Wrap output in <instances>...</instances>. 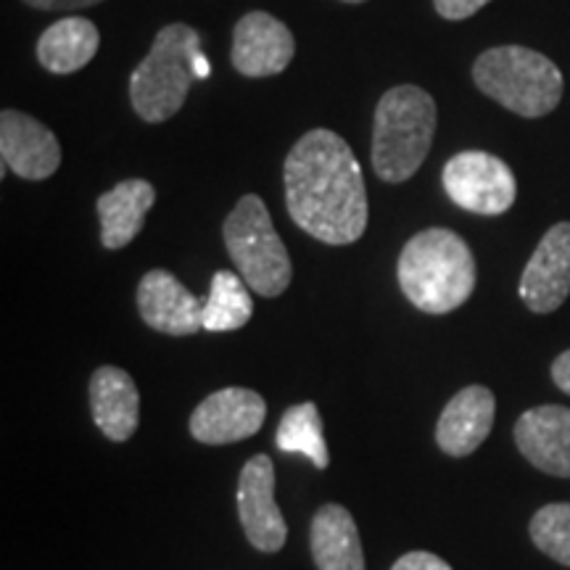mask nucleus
Returning <instances> with one entry per match:
<instances>
[{
  "instance_id": "obj_1",
  "label": "nucleus",
  "mask_w": 570,
  "mask_h": 570,
  "mask_svg": "<svg viewBox=\"0 0 570 570\" xmlns=\"http://www.w3.org/2000/svg\"><path fill=\"white\" fill-rule=\"evenodd\" d=\"M285 209L298 230L327 246H348L367 230V188L352 146L338 132H304L283 164Z\"/></svg>"
},
{
  "instance_id": "obj_2",
  "label": "nucleus",
  "mask_w": 570,
  "mask_h": 570,
  "mask_svg": "<svg viewBox=\"0 0 570 570\" xmlns=\"http://www.w3.org/2000/svg\"><path fill=\"white\" fill-rule=\"evenodd\" d=\"M399 288L425 315H449L473 296L475 256L465 238L446 227H428L404 244L396 262Z\"/></svg>"
},
{
  "instance_id": "obj_3",
  "label": "nucleus",
  "mask_w": 570,
  "mask_h": 570,
  "mask_svg": "<svg viewBox=\"0 0 570 570\" xmlns=\"http://www.w3.org/2000/svg\"><path fill=\"white\" fill-rule=\"evenodd\" d=\"M209 75L202 56V35L175 21L154 38L151 51L130 77V104L142 122L161 125L188 101L198 77Z\"/></svg>"
},
{
  "instance_id": "obj_4",
  "label": "nucleus",
  "mask_w": 570,
  "mask_h": 570,
  "mask_svg": "<svg viewBox=\"0 0 570 570\" xmlns=\"http://www.w3.org/2000/svg\"><path fill=\"white\" fill-rule=\"evenodd\" d=\"M436 119V101L417 85L383 92L373 117V173L389 185L415 177L431 154Z\"/></svg>"
},
{
  "instance_id": "obj_5",
  "label": "nucleus",
  "mask_w": 570,
  "mask_h": 570,
  "mask_svg": "<svg viewBox=\"0 0 570 570\" xmlns=\"http://www.w3.org/2000/svg\"><path fill=\"white\" fill-rule=\"evenodd\" d=\"M473 82L483 96L525 119H539L558 109L562 71L544 53L523 46H497L473 63Z\"/></svg>"
},
{
  "instance_id": "obj_6",
  "label": "nucleus",
  "mask_w": 570,
  "mask_h": 570,
  "mask_svg": "<svg viewBox=\"0 0 570 570\" xmlns=\"http://www.w3.org/2000/svg\"><path fill=\"white\" fill-rule=\"evenodd\" d=\"M223 240L235 269L254 294L277 298L294 277L291 256L277 235L269 209L256 194L238 198L223 225Z\"/></svg>"
},
{
  "instance_id": "obj_7",
  "label": "nucleus",
  "mask_w": 570,
  "mask_h": 570,
  "mask_svg": "<svg viewBox=\"0 0 570 570\" xmlns=\"http://www.w3.org/2000/svg\"><path fill=\"white\" fill-rule=\"evenodd\" d=\"M449 202L470 214L499 217L515 204L518 180L499 156L489 151H460L441 173Z\"/></svg>"
},
{
  "instance_id": "obj_8",
  "label": "nucleus",
  "mask_w": 570,
  "mask_h": 570,
  "mask_svg": "<svg viewBox=\"0 0 570 570\" xmlns=\"http://www.w3.org/2000/svg\"><path fill=\"white\" fill-rule=\"evenodd\" d=\"M238 520L254 550L275 554L285 547L288 525L275 502V465L269 454H254L240 470Z\"/></svg>"
},
{
  "instance_id": "obj_9",
  "label": "nucleus",
  "mask_w": 570,
  "mask_h": 570,
  "mask_svg": "<svg viewBox=\"0 0 570 570\" xmlns=\"http://www.w3.org/2000/svg\"><path fill=\"white\" fill-rule=\"evenodd\" d=\"M267 417V404L252 389H219L204 399L190 415V436L198 444L223 446L252 439L262 431Z\"/></svg>"
},
{
  "instance_id": "obj_10",
  "label": "nucleus",
  "mask_w": 570,
  "mask_h": 570,
  "mask_svg": "<svg viewBox=\"0 0 570 570\" xmlns=\"http://www.w3.org/2000/svg\"><path fill=\"white\" fill-rule=\"evenodd\" d=\"M296 56L294 32L267 11H248L233 30L230 61L248 80H265L288 69Z\"/></svg>"
},
{
  "instance_id": "obj_11",
  "label": "nucleus",
  "mask_w": 570,
  "mask_h": 570,
  "mask_svg": "<svg viewBox=\"0 0 570 570\" xmlns=\"http://www.w3.org/2000/svg\"><path fill=\"white\" fill-rule=\"evenodd\" d=\"M0 159L21 180L40 183L61 167V146L51 127L17 109L0 114Z\"/></svg>"
},
{
  "instance_id": "obj_12",
  "label": "nucleus",
  "mask_w": 570,
  "mask_h": 570,
  "mask_svg": "<svg viewBox=\"0 0 570 570\" xmlns=\"http://www.w3.org/2000/svg\"><path fill=\"white\" fill-rule=\"evenodd\" d=\"M518 294L537 315H550L566 304L570 296V223H558L544 233L520 275Z\"/></svg>"
},
{
  "instance_id": "obj_13",
  "label": "nucleus",
  "mask_w": 570,
  "mask_h": 570,
  "mask_svg": "<svg viewBox=\"0 0 570 570\" xmlns=\"http://www.w3.org/2000/svg\"><path fill=\"white\" fill-rule=\"evenodd\" d=\"M138 312L151 331L164 336H194L204 331V302L167 269H151L138 283Z\"/></svg>"
},
{
  "instance_id": "obj_14",
  "label": "nucleus",
  "mask_w": 570,
  "mask_h": 570,
  "mask_svg": "<svg viewBox=\"0 0 570 570\" xmlns=\"http://www.w3.org/2000/svg\"><path fill=\"white\" fill-rule=\"evenodd\" d=\"M515 444L541 473L570 479V407L541 404L518 417Z\"/></svg>"
},
{
  "instance_id": "obj_15",
  "label": "nucleus",
  "mask_w": 570,
  "mask_h": 570,
  "mask_svg": "<svg viewBox=\"0 0 570 570\" xmlns=\"http://www.w3.org/2000/svg\"><path fill=\"white\" fill-rule=\"evenodd\" d=\"M497 399L487 386H465L441 410L436 444L449 458H468L489 439L494 428Z\"/></svg>"
},
{
  "instance_id": "obj_16",
  "label": "nucleus",
  "mask_w": 570,
  "mask_h": 570,
  "mask_svg": "<svg viewBox=\"0 0 570 570\" xmlns=\"http://www.w3.org/2000/svg\"><path fill=\"white\" fill-rule=\"evenodd\" d=\"M90 415L98 431L114 444H125L140 425V394L132 375L104 365L90 377Z\"/></svg>"
},
{
  "instance_id": "obj_17",
  "label": "nucleus",
  "mask_w": 570,
  "mask_h": 570,
  "mask_svg": "<svg viewBox=\"0 0 570 570\" xmlns=\"http://www.w3.org/2000/svg\"><path fill=\"white\" fill-rule=\"evenodd\" d=\"M156 204V188L148 180L132 177V180H122L98 196L96 212L101 219V244L109 252L125 248L138 238V233L146 225V214L154 209Z\"/></svg>"
},
{
  "instance_id": "obj_18",
  "label": "nucleus",
  "mask_w": 570,
  "mask_h": 570,
  "mask_svg": "<svg viewBox=\"0 0 570 570\" xmlns=\"http://www.w3.org/2000/svg\"><path fill=\"white\" fill-rule=\"evenodd\" d=\"M309 550L317 570H365L360 529L341 504H323L312 518Z\"/></svg>"
},
{
  "instance_id": "obj_19",
  "label": "nucleus",
  "mask_w": 570,
  "mask_h": 570,
  "mask_svg": "<svg viewBox=\"0 0 570 570\" xmlns=\"http://www.w3.org/2000/svg\"><path fill=\"white\" fill-rule=\"evenodd\" d=\"M98 48H101L98 27L85 17H67L40 35L35 56L40 67L53 75H75L96 59Z\"/></svg>"
},
{
  "instance_id": "obj_20",
  "label": "nucleus",
  "mask_w": 570,
  "mask_h": 570,
  "mask_svg": "<svg viewBox=\"0 0 570 570\" xmlns=\"http://www.w3.org/2000/svg\"><path fill=\"white\" fill-rule=\"evenodd\" d=\"M275 446L283 454H302L317 470H325L331 465L323 417H320L315 402H298L283 412L281 423H277Z\"/></svg>"
},
{
  "instance_id": "obj_21",
  "label": "nucleus",
  "mask_w": 570,
  "mask_h": 570,
  "mask_svg": "<svg viewBox=\"0 0 570 570\" xmlns=\"http://www.w3.org/2000/svg\"><path fill=\"white\" fill-rule=\"evenodd\" d=\"M240 275L230 269H217L212 277L209 296L204 302V331L230 333L248 325L254 315V298Z\"/></svg>"
},
{
  "instance_id": "obj_22",
  "label": "nucleus",
  "mask_w": 570,
  "mask_h": 570,
  "mask_svg": "<svg viewBox=\"0 0 570 570\" xmlns=\"http://www.w3.org/2000/svg\"><path fill=\"white\" fill-rule=\"evenodd\" d=\"M531 541L547 558L570 568V504L554 502L544 504L529 525Z\"/></svg>"
},
{
  "instance_id": "obj_23",
  "label": "nucleus",
  "mask_w": 570,
  "mask_h": 570,
  "mask_svg": "<svg viewBox=\"0 0 570 570\" xmlns=\"http://www.w3.org/2000/svg\"><path fill=\"white\" fill-rule=\"evenodd\" d=\"M489 3L491 0H433V9L446 21H465Z\"/></svg>"
},
{
  "instance_id": "obj_24",
  "label": "nucleus",
  "mask_w": 570,
  "mask_h": 570,
  "mask_svg": "<svg viewBox=\"0 0 570 570\" xmlns=\"http://www.w3.org/2000/svg\"><path fill=\"white\" fill-rule=\"evenodd\" d=\"M391 570H452V566H449L446 560H441L439 554L417 550L402 554V558L391 566Z\"/></svg>"
},
{
  "instance_id": "obj_25",
  "label": "nucleus",
  "mask_w": 570,
  "mask_h": 570,
  "mask_svg": "<svg viewBox=\"0 0 570 570\" xmlns=\"http://www.w3.org/2000/svg\"><path fill=\"white\" fill-rule=\"evenodd\" d=\"M24 3L38 11H80L104 3V0H24Z\"/></svg>"
},
{
  "instance_id": "obj_26",
  "label": "nucleus",
  "mask_w": 570,
  "mask_h": 570,
  "mask_svg": "<svg viewBox=\"0 0 570 570\" xmlns=\"http://www.w3.org/2000/svg\"><path fill=\"white\" fill-rule=\"evenodd\" d=\"M552 381H554V386H558L560 391H566V394L570 396V348L568 352H562L558 360L552 362Z\"/></svg>"
},
{
  "instance_id": "obj_27",
  "label": "nucleus",
  "mask_w": 570,
  "mask_h": 570,
  "mask_svg": "<svg viewBox=\"0 0 570 570\" xmlns=\"http://www.w3.org/2000/svg\"><path fill=\"white\" fill-rule=\"evenodd\" d=\"M341 3H352V6H356V3H367V0H341Z\"/></svg>"
}]
</instances>
